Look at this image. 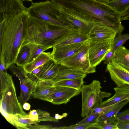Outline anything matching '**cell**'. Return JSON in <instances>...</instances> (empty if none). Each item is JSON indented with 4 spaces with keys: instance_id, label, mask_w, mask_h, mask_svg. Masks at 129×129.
Wrapping results in <instances>:
<instances>
[{
    "instance_id": "18",
    "label": "cell",
    "mask_w": 129,
    "mask_h": 129,
    "mask_svg": "<svg viewBox=\"0 0 129 129\" xmlns=\"http://www.w3.org/2000/svg\"><path fill=\"white\" fill-rule=\"evenodd\" d=\"M54 83L53 79L38 80L32 97L34 98L45 101L54 90Z\"/></svg>"
},
{
    "instance_id": "7",
    "label": "cell",
    "mask_w": 129,
    "mask_h": 129,
    "mask_svg": "<svg viewBox=\"0 0 129 129\" xmlns=\"http://www.w3.org/2000/svg\"><path fill=\"white\" fill-rule=\"evenodd\" d=\"M60 6L57 19L88 35L94 25V18L73 9Z\"/></svg>"
},
{
    "instance_id": "17",
    "label": "cell",
    "mask_w": 129,
    "mask_h": 129,
    "mask_svg": "<svg viewBox=\"0 0 129 129\" xmlns=\"http://www.w3.org/2000/svg\"><path fill=\"white\" fill-rule=\"evenodd\" d=\"M86 74L78 69L61 64L57 74L53 79L54 82L75 79H84Z\"/></svg>"
},
{
    "instance_id": "16",
    "label": "cell",
    "mask_w": 129,
    "mask_h": 129,
    "mask_svg": "<svg viewBox=\"0 0 129 129\" xmlns=\"http://www.w3.org/2000/svg\"><path fill=\"white\" fill-rule=\"evenodd\" d=\"M89 39L88 35L74 27L59 38L54 46L84 43Z\"/></svg>"
},
{
    "instance_id": "28",
    "label": "cell",
    "mask_w": 129,
    "mask_h": 129,
    "mask_svg": "<svg viewBox=\"0 0 129 129\" xmlns=\"http://www.w3.org/2000/svg\"><path fill=\"white\" fill-rule=\"evenodd\" d=\"M105 3L121 13L129 6V0H111Z\"/></svg>"
},
{
    "instance_id": "15",
    "label": "cell",
    "mask_w": 129,
    "mask_h": 129,
    "mask_svg": "<svg viewBox=\"0 0 129 129\" xmlns=\"http://www.w3.org/2000/svg\"><path fill=\"white\" fill-rule=\"evenodd\" d=\"M106 70L109 72L111 79L117 87L129 86V73L113 60L107 64Z\"/></svg>"
},
{
    "instance_id": "11",
    "label": "cell",
    "mask_w": 129,
    "mask_h": 129,
    "mask_svg": "<svg viewBox=\"0 0 129 129\" xmlns=\"http://www.w3.org/2000/svg\"><path fill=\"white\" fill-rule=\"evenodd\" d=\"M52 93L45 101L53 104H66L73 97L81 93L80 89L68 87L57 86Z\"/></svg>"
},
{
    "instance_id": "41",
    "label": "cell",
    "mask_w": 129,
    "mask_h": 129,
    "mask_svg": "<svg viewBox=\"0 0 129 129\" xmlns=\"http://www.w3.org/2000/svg\"><path fill=\"white\" fill-rule=\"evenodd\" d=\"M118 129H129V122H120L118 124Z\"/></svg>"
},
{
    "instance_id": "31",
    "label": "cell",
    "mask_w": 129,
    "mask_h": 129,
    "mask_svg": "<svg viewBox=\"0 0 129 129\" xmlns=\"http://www.w3.org/2000/svg\"><path fill=\"white\" fill-rule=\"evenodd\" d=\"M37 110L38 114V120L37 123L42 121H52L58 122V120L55 117L51 116L50 114L47 112L38 109Z\"/></svg>"
},
{
    "instance_id": "13",
    "label": "cell",
    "mask_w": 129,
    "mask_h": 129,
    "mask_svg": "<svg viewBox=\"0 0 129 129\" xmlns=\"http://www.w3.org/2000/svg\"><path fill=\"white\" fill-rule=\"evenodd\" d=\"M22 0H0V22L18 13L26 11Z\"/></svg>"
},
{
    "instance_id": "46",
    "label": "cell",
    "mask_w": 129,
    "mask_h": 129,
    "mask_svg": "<svg viewBox=\"0 0 129 129\" xmlns=\"http://www.w3.org/2000/svg\"><path fill=\"white\" fill-rule=\"evenodd\" d=\"M0 70L3 71H6L5 69V66L2 62L0 60Z\"/></svg>"
},
{
    "instance_id": "42",
    "label": "cell",
    "mask_w": 129,
    "mask_h": 129,
    "mask_svg": "<svg viewBox=\"0 0 129 129\" xmlns=\"http://www.w3.org/2000/svg\"><path fill=\"white\" fill-rule=\"evenodd\" d=\"M118 64L124 70L129 73V61H124Z\"/></svg>"
},
{
    "instance_id": "38",
    "label": "cell",
    "mask_w": 129,
    "mask_h": 129,
    "mask_svg": "<svg viewBox=\"0 0 129 129\" xmlns=\"http://www.w3.org/2000/svg\"><path fill=\"white\" fill-rule=\"evenodd\" d=\"M28 115V118L31 121L38 123V114L37 110H30Z\"/></svg>"
},
{
    "instance_id": "4",
    "label": "cell",
    "mask_w": 129,
    "mask_h": 129,
    "mask_svg": "<svg viewBox=\"0 0 129 129\" xmlns=\"http://www.w3.org/2000/svg\"><path fill=\"white\" fill-rule=\"evenodd\" d=\"M0 106L3 111L12 115H26L17 97L12 76L6 71L0 70Z\"/></svg>"
},
{
    "instance_id": "2",
    "label": "cell",
    "mask_w": 129,
    "mask_h": 129,
    "mask_svg": "<svg viewBox=\"0 0 129 129\" xmlns=\"http://www.w3.org/2000/svg\"><path fill=\"white\" fill-rule=\"evenodd\" d=\"M59 6L73 9L102 22L121 33V13L105 3L95 0H50Z\"/></svg>"
},
{
    "instance_id": "47",
    "label": "cell",
    "mask_w": 129,
    "mask_h": 129,
    "mask_svg": "<svg viewBox=\"0 0 129 129\" xmlns=\"http://www.w3.org/2000/svg\"><path fill=\"white\" fill-rule=\"evenodd\" d=\"M98 2L104 3H106L111 0H95Z\"/></svg>"
},
{
    "instance_id": "3",
    "label": "cell",
    "mask_w": 129,
    "mask_h": 129,
    "mask_svg": "<svg viewBox=\"0 0 129 129\" xmlns=\"http://www.w3.org/2000/svg\"><path fill=\"white\" fill-rule=\"evenodd\" d=\"M73 28L69 29L55 25L29 15L25 23L23 44H35L51 48L59 38Z\"/></svg>"
},
{
    "instance_id": "30",
    "label": "cell",
    "mask_w": 129,
    "mask_h": 129,
    "mask_svg": "<svg viewBox=\"0 0 129 129\" xmlns=\"http://www.w3.org/2000/svg\"><path fill=\"white\" fill-rule=\"evenodd\" d=\"M1 114L7 120L14 126L18 129H28L27 124L21 123L15 118L14 115L9 114L3 111L0 108Z\"/></svg>"
},
{
    "instance_id": "40",
    "label": "cell",
    "mask_w": 129,
    "mask_h": 129,
    "mask_svg": "<svg viewBox=\"0 0 129 129\" xmlns=\"http://www.w3.org/2000/svg\"><path fill=\"white\" fill-rule=\"evenodd\" d=\"M129 6L124 11L121 13V20L129 19Z\"/></svg>"
},
{
    "instance_id": "34",
    "label": "cell",
    "mask_w": 129,
    "mask_h": 129,
    "mask_svg": "<svg viewBox=\"0 0 129 129\" xmlns=\"http://www.w3.org/2000/svg\"><path fill=\"white\" fill-rule=\"evenodd\" d=\"M116 120L119 122H129V109H127L117 115Z\"/></svg>"
},
{
    "instance_id": "29",
    "label": "cell",
    "mask_w": 129,
    "mask_h": 129,
    "mask_svg": "<svg viewBox=\"0 0 129 129\" xmlns=\"http://www.w3.org/2000/svg\"><path fill=\"white\" fill-rule=\"evenodd\" d=\"M103 113H94L90 114L85 117L80 121L76 123L78 125H85L90 126L97 123L100 117L103 114Z\"/></svg>"
},
{
    "instance_id": "27",
    "label": "cell",
    "mask_w": 129,
    "mask_h": 129,
    "mask_svg": "<svg viewBox=\"0 0 129 129\" xmlns=\"http://www.w3.org/2000/svg\"><path fill=\"white\" fill-rule=\"evenodd\" d=\"M129 40V33L121 34L117 33L111 43L110 48L115 51Z\"/></svg>"
},
{
    "instance_id": "49",
    "label": "cell",
    "mask_w": 129,
    "mask_h": 129,
    "mask_svg": "<svg viewBox=\"0 0 129 129\" xmlns=\"http://www.w3.org/2000/svg\"></svg>"
},
{
    "instance_id": "24",
    "label": "cell",
    "mask_w": 129,
    "mask_h": 129,
    "mask_svg": "<svg viewBox=\"0 0 129 129\" xmlns=\"http://www.w3.org/2000/svg\"><path fill=\"white\" fill-rule=\"evenodd\" d=\"M83 78L64 80L54 82V86H60L80 89L83 85Z\"/></svg>"
},
{
    "instance_id": "21",
    "label": "cell",
    "mask_w": 129,
    "mask_h": 129,
    "mask_svg": "<svg viewBox=\"0 0 129 129\" xmlns=\"http://www.w3.org/2000/svg\"><path fill=\"white\" fill-rule=\"evenodd\" d=\"M50 52H43L33 61L28 63L22 67L26 73H31L35 69L40 67L52 59Z\"/></svg>"
},
{
    "instance_id": "10",
    "label": "cell",
    "mask_w": 129,
    "mask_h": 129,
    "mask_svg": "<svg viewBox=\"0 0 129 129\" xmlns=\"http://www.w3.org/2000/svg\"><path fill=\"white\" fill-rule=\"evenodd\" d=\"M113 40H88V54L90 64L96 67L103 60L109 51Z\"/></svg>"
},
{
    "instance_id": "48",
    "label": "cell",
    "mask_w": 129,
    "mask_h": 129,
    "mask_svg": "<svg viewBox=\"0 0 129 129\" xmlns=\"http://www.w3.org/2000/svg\"><path fill=\"white\" fill-rule=\"evenodd\" d=\"M23 1H32L33 0H22Z\"/></svg>"
},
{
    "instance_id": "45",
    "label": "cell",
    "mask_w": 129,
    "mask_h": 129,
    "mask_svg": "<svg viewBox=\"0 0 129 129\" xmlns=\"http://www.w3.org/2000/svg\"><path fill=\"white\" fill-rule=\"evenodd\" d=\"M42 66L35 69L32 71L31 73L30 74H31L33 75H36L40 72L42 68Z\"/></svg>"
},
{
    "instance_id": "12",
    "label": "cell",
    "mask_w": 129,
    "mask_h": 129,
    "mask_svg": "<svg viewBox=\"0 0 129 129\" xmlns=\"http://www.w3.org/2000/svg\"><path fill=\"white\" fill-rule=\"evenodd\" d=\"M94 24L88 36L92 40H113L118 31L108 26L102 22L94 18Z\"/></svg>"
},
{
    "instance_id": "5",
    "label": "cell",
    "mask_w": 129,
    "mask_h": 129,
    "mask_svg": "<svg viewBox=\"0 0 129 129\" xmlns=\"http://www.w3.org/2000/svg\"><path fill=\"white\" fill-rule=\"evenodd\" d=\"M102 88L101 83L97 80H94L90 84L83 85L81 87V116L82 117L89 115L91 110L98 107L104 98L111 96V93L101 91Z\"/></svg>"
},
{
    "instance_id": "14",
    "label": "cell",
    "mask_w": 129,
    "mask_h": 129,
    "mask_svg": "<svg viewBox=\"0 0 129 129\" xmlns=\"http://www.w3.org/2000/svg\"><path fill=\"white\" fill-rule=\"evenodd\" d=\"M84 43L54 46L51 52V59L56 63L60 64L77 52Z\"/></svg>"
},
{
    "instance_id": "25",
    "label": "cell",
    "mask_w": 129,
    "mask_h": 129,
    "mask_svg": "<svg viewBox=\"0 0 129 129\" xmlns=\"http://www.w3.org/2000/svg\"><path fill=\"white\" fill-rule=\"evenodd\" d=\"M27 44L30 50V55L27 63L33 61L37 56L45 51L51 48L48 46L33 44Z\"/></svg>"
},
{
    "instance_id": "36",
    "label": "cell",
    "mask_w": 129,
    "mask_h": 129,
    "mask_svg": "<svg viewBox=\"0 0 129 129\" xmlns=\"http://www.w3.org/2000/svg\"><path fill=\"white\" fill-rule=\"evenodd\" d=\"M115 51L111 49L110 47L109 51L104 59L103 60H104V64H108L113 59L115 55Z\"/></svg>"
},
{
    "instance_id": "33",
    "label": "cell",
    "mask_w": 129,
    "mask_h": 129,
    "mask_svg": "<svg viewBox=\"0 0 129 129\" xmlns=\"http://www.w3.org/2000/svg\"><path fill=\"white\" fill-rule=\"evenodd\" d=\"M118 122L116 120L106 123L98 124L101 129H118L117 125Z\"/></svg>"
},
{
    "instance_id": "37",
    "label": "cell",
    "mask_w": 129,
    "mask_h": 129,
    "mask_svg": "<svg viewBox=\"0 0 129 129\" xmlns=\"http://www.w3.org/2000/svg\"><path fill=\"white\" fill-rule=\"evenodd\" d=\"M90 126L85 125H78L76 124L69 126L57 127L58 129H88Z\"/></svg>"
},
{
    "instance_id": "6",
    "label": "cell",
    "mask_w": 129,
    "mask_h": 129,
    "mask_svg": "<svg viewBox=\"0 0 129 129\" xmlns=\"http://www.w3.org/2000/svg\"><path fill=\"white\" fill-rule=\"evenodd\" d=\"M60 6L51 0L39 2H32L30 6L27 8V12L33 17L48 21L53 24L63 27L71 29L74 27L58 20L57 17L60 14Z\"/></svg>"
},
{
    "instance_id": "32",
    "label": "cell",
    "mask_w": 129,
    "mask_h": 129,
    "mask_svg": "<svg viewBox=\"0 0 129 129\" xmlns=\"http://www.w3.org/2000/svg\"><path fill=\"white\" fill-rule=\"evenodd\" d=\"M14 116L18 121L21 123L27 125H31L36 123V122L32 121L29 119L28 118V114H18Z\"/></svg>"
},
{
    "instance_id": "20",
    "label": "cell",
    "mask_w": 129,
    "mask_h": 129,
    "mask_svg": "<svg viewBox=\"0 0 129 129\" xmlns=\"http://www.w3.org/2000/svg\"><path fill=\"white\" fill-rule=\"evenodd\" d=\"M114 89L115 91L114 95L107 100L103 101L98 107L107 106L126 100H129V86H117L114 88Z\"/></svg>"
},
{
    "instance_id": "19",
    "label": "cell",
    "mask_w": 129,
    "mask_h": 129,
    "mask_svg": "<svg viewBox=\"0 0 129 129\" xmlns=\"http://www.w3.org/2000/svg\"><path fill=\"white\" fill-rule=\"evenodd\" d=\"M60 65L51 59L43 65L40 72L34 76L38 81L53 80L56 75Z\"/></svg>"
},
{
    "instance_id": "26",
    "label": "cell",
    "mask_w": 129,
    "mask_h": 129,
    "mask_svg": "<svg viewBox=\"0 0 129 129\" xmlns=\"http://www.w3.org/2000/svg\"><path fill=\"white\" fill-rule=\"evenodd\" d=\"M113 60L118 64L124 61H129V49L121 46L116 50Z\"/></svg>"
},
{
    "instance_id": "44",
    "label": "cell",
    "mask_w": 129,
    "mask_h": 129,
    "mask_svg": "<svg viewBox=\"0 0 129 129\" xmlns=\"http://www.w3.org/2000/svg\"><path fill=\"white\" fill-rule=\"evenodd\" d=\"M22 107L25 110H28L30 108L31 106L29 104L26 102L23 105Z\"/></svg>"
},
{
    "instance_id": "43",
    "label": "cell",
    "mask_w": 129,
    "mask_h": 129,
    "mask_svg": "<svg viewBox=\"0 0 129 129\" xmlns=\"http://www.w3.org/2000/svg\"><path fill=\"white\" fill-rule=\"evenodd\" d=\"M68 115V114L66 113H63L61 115H60L58 114H55V118L57 120L61 119L63 117H66Z\"/></svg>"
},
{
    "instance_id": "39",
    "label": "cell",
    "mask_w": 129,
    "mask_h": 129,
    "mask_svg": "<svg viewBox=\"0 0 129 129\" xmlns=\"http://www.w3.org/2000/svg\"><path fill=\"white\" fill-rule=\"evenodd\" d=\"M27 127L28 129H49L54 128L50 125H41L38 124V123L34 124V125H27Z\"/></svg>"
},
{
    "instance_id": "1",
    "label": "cell",
    "mask_w": 129,
    "mask_h": 129,
    "mask_svg": "<svg viewBox=\"0 0 129 129\" xmlns=\"http://www.w3.org/2000/svg\"><path fill=\"white\" fill-rule=\"evenodd\" d=\"M29 16L27 12L24 11L5 20L3 33L0 40V60L6 70L15 63L23 44L25 23Z\"/></svg>"
},
{
    "instance_id": "22",
    "label": "cell",
    "mask_w": 129,
    "mask_h": 129,
    "mask_svg": "<svg viewBox=\"0 0 129 129\" xmlns=\"http://www.w3.org/2000/svg\"><path fill=\"white\" fill-rule=\"evenodd\" d=\"M129 102V100H126L111 108L100 117L97 123H105L116 120L118 112Z\"/></svg>"
},
{
    "instance_id": "8",
    "label": "cell",
    "mask_w": 129,
    "mask_h": 129,
    "mask_svg": "<svg viewBox=\"0 0 129 129\" xmlns=\"http://www.w3.org/2000/svg\"><path fill=\"white\" fill-rule=\"evenodd\" d=\"M15 63L11 64L9 69L19 79L21 87V93L19 100L22 104L26 102L32 96L34 92L37 81L30 77L22 67H16Z\"/></svg>"
},
{
    "instance_id": "23",
    "label": "cell",
    "mask_w": 129,
    "mask_h": 129,
    "mask_svg": "<svg viewBox=\"0 0 129 129\" xmlns=\"http://www.w3.org/2000/svg\"><path fill=\"white\" fill-rule=\"evenodd\" d=\"M30 54V50L27 44H23L14 63L17 66L22 67L27 63Z\"/></svg>"
},
{
    "instance_id": "35",
    "label": "cell",
    "mask_w": 129,
    "mask_h": 129,
    "mask_svg": "<svg viewBox=\"0 0 129 129\" xmlns=\"http://www.w3.org/2000/svg\"><path fill=\"white\" fill-rule=\"evenodd\" d=\"M120 102L110 106L103 107H96L93 109L91 111L89 114L94 113H103L104 114L111 108L118 104Z\"/></svg>"
},
{
    "instance_id": "9",
    "label": "cell",
    "mask_w": 129,
    "mask_h": 129,
    "mask_svg": "<svg viewBox=\"0 0 129 129\" xmlns=\"http://www.w3.org/2000/svg\"><path fill=\"white\" fill-rule=\"evenodd\" d=\"M88 41L85 42L80 49L60 64L63 65L80 69L86 74L96 72V68L91 65L88 54Z\"/></svg>"
}]
</instances>
